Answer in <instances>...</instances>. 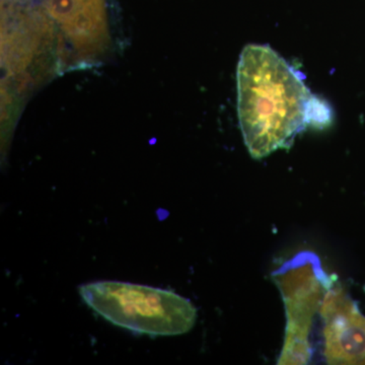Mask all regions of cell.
I'll return each instance as SVG.
<instances>
[{
  "mask_svg": "<svg viewBox=\"0 0 365 365\" xmlns=\"http://www.w3.org/2000/svg\"><path fill=\"white\" fill-rule=\"evenodd\" d=\"M237 91L242 135L255 158L289 148L307 126L324 128L332 120L330 107L307 88L304 76L268 46L245 48Z\"/></svg>",
  "mask_w": 365,
  "mask_h": 365,
  "instance_id": "1",
  "label": "cell"
},
{
  "mask_svg": "<svg viewBox=\"0 0 365 365\" xmlns=\"http://www.w3.org/2000/svg\"><path fill=\"white\" fill-rule=\"evenodd\" d=\"M78 292L95 313L113 325L141 335H182L196 323L194 304L170 290L120 281H98L81 285Z\"/></svg>",
  "mask_w": 365,
  "mask_h": 365,
  "instance_id": "2",
  "label": "cell"
}]
</instances>
